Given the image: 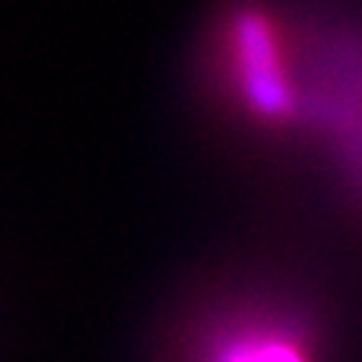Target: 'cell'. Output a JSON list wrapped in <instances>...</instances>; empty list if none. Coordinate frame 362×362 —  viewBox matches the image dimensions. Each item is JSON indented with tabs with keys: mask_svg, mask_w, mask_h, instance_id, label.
<instances>
[{
	"mask_svg": "<svg viewBox=\"0 0 362 362\" xmlns=\"http://www.w3.org/2000/svg\"><path fill=\"white\" fill-rule=\"evenodd\" d=\"M283 26L265 9L240 6L220 26V54L231 98L259 123L308 120V95L294 71Z\"/></svg>",
	"mask_w": 362,
	"mask_h": 362,
	"instance_id": "6da1fadb",
	"label": "cell"
},
{
	"mask_svg": "<svg viewBox=\"0 0 362 362\" xmlns=\"http://www.w3.org/2000/svg\"><path fill=\"white\" fill-rule=\"evenodd\" d=\"M194 362H317L311 334L277 311H240L200 337Z\"/></svg>",
	"mask_w": 362,
	"mask_h": 362,
	"instance_id": "7a4b0ae2",
	"label": "cell"
}]
</instances>
